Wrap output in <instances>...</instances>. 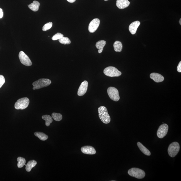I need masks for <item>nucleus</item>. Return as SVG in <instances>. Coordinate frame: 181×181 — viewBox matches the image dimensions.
<instances>
[{
  "label": "nucleus",
  "instance_id": "nucleus-20",
  "mask_svg": "<svg viewBox=\"0 0 181 181\" xmlns=\"http://www.w3.org/2000/svg\"><path fill=\"white\" fill-rule=\"evenodd\" d=\"M113 47L115 51L117 52H121L123 49V46L121 42L117 41L115 42Z\"/></svg>",
  "mask_w": 181,
  "mask_h": 181
},
{
  "label": "nucleus",
  "instance_id": "nucleus-15",
  "mask_svg": "<svg viewBox=\"0 0 181 181\" xmlns=\"http://www.w3.org/2000/svg\"><path fill=\"white\" fill-rule=\"evenodd\" d=\"M140 25V22L139 21H136L132 23L129 27V30L131 33L133 35L135 34Z\"/></svg>",
  "mask_w": 181,
  "mask_h": 181
},
{
  "label": "nucleus",
  "instance_id": "nucleus-26",
  "mask_svg": "<svg viewBox=\"0 0 181 181\" xmlns=\"http://www.w3.org/2000/svg\"><path fill=\"white\" fill-rule=\"evenodd\" d=\"M52 26V23L50 22L44 25L42 28V30L43 31H46L49 30Z\"/></svg>",
  "mask_w": 181,
  "mask_h": 181
},
{
  "label": "nucleus",
  "instance_id": "nucleus-6",
  "mask_svg": "<svg viewBox=\"0 0 181 181\" xmlns=\"http://www.w3.org/2000/svg\"><path fill=\"white\" fill-rule=\"evenodd\" d=\"M30 103V100L27 97L23 98L17 100L14 104L16 109L23 110L27 107Z\"/></svg>",
  "mask_w": 181,
  "mask_h": 181
},
{
  "label": "nucleus",
  "instance_id": "nucleus-28",
  "mask_svg": "<svg viewBox=\"0 0 181 181\" xmlns=\"http://www.w3.org/2000/svg\"><path fill=\"white\" fill-rule=\"evenodd\" d=\"M5 80L3 75H0V88L4 84Z\"/></svg>",
  "mask_w": 181,
  "mask_h": 181
},
{
  "label": "nucleus",
  "instance_id": "nucleus-4",
  "mask_svg": "<svg viewBox=\"0 0 181 181\" xmlns=\"http://www.w3.org/2000/svg\"><path fill=\"white\" fill-rule=\"evenodd\" d=\"M104 74L109 77H118L121 75L122 73L116 68L113 67H108L104 70Z\"/></svg>",
  "mask_w": 181,
  "mask_h": 181
},
{
  "label": "nucleus",
  "instance_id": "nucleus-22",
  "mask_svg": "<svg viewBox=\"0 0 181 181\" xmlns=\"http://www.w3.org/2000/svg\"><path fill=\"white\" fill-rule=\"evenodd\" d=\"M42 117L44 120L45 121V125L46 126H49L50 124L53 121L52 117L48 115L43 116Z\"/></svg>",
  "mask_w": 181,
  "mask_h": 181
},
{
  "label": "nucleus",
  "instance_id": "nucleus-12",
  "mask_svg": "<svg viewBox=\"0 0 181 181\" xmlns=\"http://www.w3.org/2000/svg\"><path fill=\"white\" fill-rule=\"evenodd\" d=\"M82 152L88 155H94L96 153V151L94 147L91 146H85L81 148Z\"/></svg>",
  "mask_w": 181,
  "mask_h": 181
},
{
  "label": "nucleus",
  "instance_id": "nucleus-33",
  "mask_svg": "<svg viewBox=\"0 0 181 181\" xmlns=\"http://www.w3.org/2000/svg\"><path fill=\"white\" fill-rule=\"evenodd\" d=\"M2 11V9H1L0 8V11Z\"/></svg>",
  "mask_w": 181,
  "mask_h": 181
},
{
  "label": "nucleus",
  "instance_id": "nucleus-7",
  "mask_svg": "<svg viewBox=\"0 0 181 181\" xmlns=\"http://www.w3.org/2000/svg\"><path fill=\"white\" fill-rule=\"evenodd\" d=\"M107 91L110 98L115 101H119L120 99L119 92L116 88L109 87L107 89Z\"/></svg>",
  "mask_w": 181,
  "mask_h": 181
},
{
  "label": "nucleus",
  "instance_id": "nucleus-9",
  "mask_svg": "<svg viewBox=\"0 0 181 181\" xmlns=\"http://www.w3.org/2000/svg\"><path fill=\"white\" fill-rule=\"evenodd\" d=\"M168 126L167 124H163L159 127L157 131V136L159 138L162 139L167 134L168 130Z\"/></svg>",
  "mask_w": 181,
  "mask_h": 181
},
{
  "label": "nucleus",
  "instance_id": "nucleus-2",
  "mask_svg": "<svg viewBox=\"0 0 181 181\" xmlns=\"http://www.w3.org/2000/svg\"><path fill=\"white\" fill-rule=\"evenodd\" d=\"M128 173L131 177L140 179H142L145 177L146 175L144 170L136 168H131L128 170Z\"/></svg>",
  "mask_w": 181,
  "mask_h": 181
},
{
  "label": "nucleus",
  "instance_id": "nucleus-29",
  "mask_svg": "<svg viewBox=\"0 0 181 181\" xmlns=\"http://www.w3.org/2000/svg\"><path fill=\"white\" fill-rule=\"evenodd\" d=\"M177 71L179 73L181 72V62H179L177 67Z\"/></svg>",
  "mask_w": 181,
  "mask_h": 181
},
{
  "label": "nucleus",
  "instance_id": "nucleus-32",
  "mask_svg": "<svg viewBox=\"0 0 181 181\" xmlns=\"http://www.w3.org/2000/svg\"><path fill=\"white\" fill-rule=\"evenodd\" d=\"M179 23H180V25H181V19H180V20Z\"/></svg>",
  "mask_w": 181,
  "mask_h": 181
},
{
  "label": "nucleus",
  "instance_id": "nucleus-3",
  "mask_svg": "<svg viewBox=\"0 0 181 181\" xmlns=\"http://www.w3.org/2000/svg\"><path fill=\"white\" fill-rule=\"evenodd\" d=\"M51 83V80L47 79H41L33 83V89H39L43 87L48 86Z\"/></svg>",
  "mask_w": 181,
  "mask_h": 181
},
{
  "label": "nucleus",
  "instance_id": "nucleus-18",
  "mask_svg": "<svg viewBox=\"0 0 181 181\" xmlns=\"http://www.w3.org/2000/svg\"><path fill=\"white\" fill-rule=\"evenodd\" d=\"M40 4V2L37 1H34L32 3L28 5V7L31 10L34 11H37L38 10Z\"/></svg>",
  "mask_w": 181,
  "mask_h": 181
},
{
  "label": "nucleus",
  "instance_id": "nucleus-10",
  "mask_svg": "<svg viewBox=\"0 0 181 181\" xmlns=\"http://www.w3.org/2000/svg\"><path fill=\"white\" fill-rule=\"evenodd\" d=\"M100 24V20L98 18H95L90 22L89 25L88 30L90 33H93L98 28Z\"/></svg>",
  "mask_w": 181,
  "mask_h": 181
},
{
  "label": "nucleus",
  "instance_id": "nucleus-23",
  "mask_svg": "<svg viewBox=\"0 0 181 181\" xmlns=\"http://www.w3.org/2000/svg\"><path fill=\"white\" fill-rule=\"evenodd\" d=\"M18 163L17 166L19 168L23 167L25 165L26 161L25 159L22 157H19L17 159Z\"/></svg>",
  "mask_w": 181,
  "mask_h": 181
},
{
  "label": "nucleus",
  "instance_id": "nucleus-8",
  "mask_svg": "<svg viewBox=\"0 0 181 181\" xmlns=\"http://www.w3.org/2000/svg\"><path fill=\"white\" fill-rule=\"evenodd\" d=\"M19 57L22 64L26 66H30L32 65L30 59L23 51H21L19 52Z\"/></svg>",
  "mask_w": 181,
  "mask_h": 181
},
{
  "label": "nucleus",
  "instance_id": "nucleus-19",
  "mask_svg": "<svg viewBox=\"0 0 181 181\" xmlns=\"http://www.w3.org/2000/svg\"><path fill=\"white\" fill-rule=\"evenodd\" d=\"M37 164L36 161L34 160H31L29 161L28 162L26 165V170L27 172H30L32 168Z\"/></svg>",
  "mask_w": 181,
  "mask_h": 181
},
{
  "label": "nucleus",
  "instance_id": "nucleus-14",
  "mask_svg": "<svg viewBox=\"0 0 181 181\" xmlns=\"http://www.w3.org/2000/svg\"><path fill=\"white\" fill-rule=\"evenodd\" d=\"M151 79L156 83L162 82L164 80V78L163 76L157 73H152L150 75Z\"/></svg>",
  "mask_w": 181,
  "mask_h": 181
},
{
  "label": "nucleus",
  "instance_id": "nucleus-13",
  "mask_svg": "<svg viewBox=\"0 0 181 181\" xmlns=\"http://www.w3.org/2000/svg\"><path fill=\"white\" fill-rule=\"evenodd\" d=\"M130 4L128 0H117L116 5L119 9H123L128 7Z\"/></svg>",
  "mask_w": 181,
  "mask_h": 181
},
{
  "label": "nucleus",
  "instance_id": "nucleus-24",
  "mask_svg": "<svg viewBox=\"0 0 181 181\" xmlns=\"http://www.w3.org/2000/svg\"><path fill=\"white\" fill-rule=\"evenodd\" d=\"M52 118L56 121H59L62 120V116L60 113H53L52 114Z\"/></svg>",
  "mask_w": 181,
  "mask_h": 181
},
{
  "label": "nucleus",
  "instance_id": "nucleus-25",
  "mask_svg": "<svg viewBox=\"0 0 181 181\" xmlns=\"http://www.w3.org/2000/svg\"><path fill=\"white\" fill-rule=\"evenodd\" d=\"M59 41L60 43L65 45H70L71 43V41L70 39L68 37H64L59 40Z\"/></svg>",
  "mask_w": 181,
  "mask_h": 181
},
{
  "label": "nucleus",
  "instance_id": "nucleus-30",
  "mask_svg": "<svg viewBox=\"0 0 181 181\" xmlns=\"http://www.w3.org/2000/svg\"><path fill=\"white\" fill-rule=\"evenodd\" d=\"M3 11H0V19H1L2 18L3 16Z\"/></svg>",
  "mask_w": 181,
  "mask_h": 181
},
{
  "label": "nucleus",
  "instance_id": "nucleus-11",
  "mask_svg": "<svg viewBox=\"0 0 181 181\" xmlns=\"http://www.w3.org/2000/svg\"><path fill=\"white\" fill-rule=\"evenodd\" d=\"M88 85V83L87 80H84L78 89V95L79 96H83L86 93Z\"/></svg>",
  "mask_w": 181,
  "mask_h": 181
},
{
  "label": "nucleus",
  "instance_id": "nucleus-1",
  "mask_svg": "<svg viewBox=\"0 0 181 181\" xmlns=\"http://www.w3.org/2000/svg\"><path fill=\"white\" fill-rule=\"evenodd\" d=\"M98 111L99 118L103 123L105 124L109 123L111 119L106 108L104 106H100L99 107Z\"/></svg>",
  "mask_w": 181,
  "mask_h": 181
},
{
  "label": "nucleus",
  "instance_id": "nucleus-5",
  "mask_svg": "<svg viewBox=\"0 0 181 181\" xmlns=\"http://www.w3.org/2000/svg\"><path fill=\"white\" fill-rule=\"evenodd\" d=\"M180 144L177 142H174L169 146L168 152L169 155L172 157H174L177 154L180 150Z\"/></svg>",
  "mask_w": 181,
  "mask_h": 181
},
{
  "label": "nucleus",
  "instance_id": "nucleus-21",
  "mask_svg": "<svg viewBox=\"0 0 181 181\" xmlns=\"http://www.w3.org/2000/svg\"><path fill=\"white\" fill-rule=\"evenodd\" d=\"M34 135L41 141H45L47 140L48 136L45 133L40 132H36L34 133Z\"/></svg>",
  "mask_w": 181,
  "mask_h": 181
},
{
  "label": "nucleus",
  "instance_id": "nucleus-16",
  "mask_svg": "<svg viewBox=\"0 0 181 181\" xmlns=\"http://www.w3.org/2000/svg\"><path fill=\"white\" fill-rule=\"evenodd\" d=\"M137 145L139 149L144 154L148 156L151 155L150 152L140 142H138Z\"/></svg>",
  "mask_w": 181,
  "mask_h": 181
},
{
  "label": "nucleus",
  "instance_id": "nucleus-27",
  "mask_svg": "<svg viewBox=\"0 0 181 181\" xmlns=\"http://www.w3.org/2000/svg\"><path fill=\"white\" fill-rule=\"evenodd\" d=\"M63 37V35L62 34L58 33L56 34L55 35H54L52 38V40H60V39L62 38Z\"/></svg>",
  "mask_w": 181,
  "mask_h": 181
},
{
  "label": "nucleus",
  "instance_id": "nucleus-34",
  "mask_svg": "<svg viewBox=\"0 0 181 181\" xmlns=\"http://www.w3.org/2000/svg\"><path fill=\"white\" fill-rule=\"evenodd\" d=\"M104 1H108V0H104Z\"/></svg>",
  "mask_w": 181,
  "mask_h": 181
},
{
  "label": "nucleus",
  "instance_id": "nucleus-17",
  "mask_svg": "<svg viewBox=\"0 0 181 181\" xmlns=\"http://www.w3.org/2000/svg\"><path fill=\"white\" fill-rule=\"evenodd\" d=\"M106 44V42L104 40H100L98 41L96 44V48L98 49V52L101 53L103 50V48Z\"/></svg>",
  "mask_w": 181,
  "mask_h": 181
},
{
  "label": "nucleus",
  "instance_id": "nucleus-31",
  "mask_svg": "<svg viewBox=\"0 0 181 181\" xmlns=\"http://www.w3.org/2000/svg\"><path fill=\"white\" fill-rule=\"evenodd\" d=\"M67 1L70 3H73L76 0H67Z\"/></svg>",
  "mask_w": 181,
  "mask_h": 181
}]
</instances>
